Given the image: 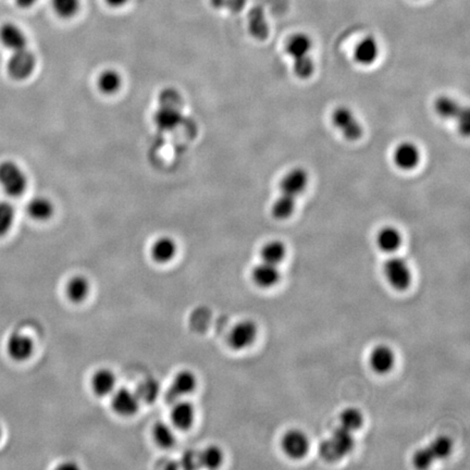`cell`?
I'll return each mask as SVG.
<instances>
[{"label": "cell", "mask_w": 470, "mask_h": 470, "mask_svg": "<svg viewBox=\"0 0 470 470\" xmlns=\"http://www.w3.org/2000/svg\"><path fill=\"white\" fill-rule=\"evenodd\" d=\"M308 184V173L305 169L294 168L288 171L280 184L281 195L272 206V216L278 220H286L296 210V199L304 193Z\"/></svg>", "instance_id": "1"}, {"label": "cell", "mask_w": 470, "mask_h": 470, "mask_svg": "<svg viewBox=\"0 0 470 470\" xmlns=\"http://www.w3.org/2000/svg\"><path fill=\"white\" fill-rule=\"evenodd\" d=\"M286 53L292 58L293 71L301 80H307L315 72V63L310 57L313 41L305 33H296L288 37Z\"/></svg>", "instance_id": "2"}, {"label": "cell", "mask_w": 470, "mask_h": 470, "mask_svg": "<svg viewBox=\"0 0 470 470\" xmlns=\"http://www.w3.org/2000/svg\"><path fill=\"white\" fill-rule=\"evenodd\" d=\"M183 100L174 88H164L160 95V108L155 113L154 120L158 129L171 131L183 122Z\"/></svg>", "instance_id": "3"}, {"label": "cell", "mask_w": 470, "mask_h": 470, "mask_svg": "<svg viewBox=\"0 0 470 470\" xmlns=\"http://www.w3.org/2000/svg\"><path fill=\"white\" fill-rule=\"evenodd\" d=\"M437 115L446 120L457 121V127L461 135L467 136L470 131V113L468 108L461 106L456 100L449 96H440L434 102Z\"/></svg>", "instance_id": "4"}, {"label": "cell", "mask_w": 470, "mask_h": 470, "mask_svg": "<svg viewBox=\"0 0 470 470\" xmlns=\"http://www.w3.org/2000/svg\"><path fill=\"white\" fill-rule=\"evenodd\" d=\"M0 185L11 197H19L28 187V178L19 164L11 160L0 164Z\"/></svg>", "instance_id": "5"}, {"label": "cell", "mask_w": 470, "mask_h": 470, "mask_svg": "<svg viewBox=\"0 0 470 470\" xmlns=\"http://www.w3.org/2000/svg\"><path fill=\"white\" fill-rule=\"evenodd\" d=\"M332 123L348 141H358L364 133L362 125L350 108L338 107L332 113Z\"/></svg>", "instance_id": "6"}, {"label": "cell", "mask_w": 470, "mask_h": 470, "mask_svg": "<svg viewBox=\"0 0 470 470\" xmlns=\"http://www.w3.org/2000/svg\"><path fill=\"white\" fill-rule=\"evenodd\" d=\"M36 67V58L28 48L14 51L9 58L7 71L16 81H24L30 78Z\"/></svg>", "instance_id": "7"}, {"label": "cell", "mask_w": 470, "mask_h": 470, "mask_svg": "<svg viewBox=\"0 0 470 470\" xmlns=\"http://www.w3.org/2000/svg\"><path fill=\"white\" fill-rule=\"evenodd\" d=\"M385 274L392 288L404 291L410 286L412 272L404 259L392 257L385 265Z\"/></svg>", "instance_id": "8"}, {"label": "cell", "mask_w": 470, "mask_h": 470, "mask_svg": "<svg viewBox=\"0 0 470 470\" xmlns=\"http://www.w3.org/2000/svg\"><path fill=\"white\" fill-rule=\"evenodd\" d=\"M140 403L141 402L135 392L127 387L115 390L111 397V407L115 413L123 417L135 415L139 412Z\"/></svg>", "instance_id": "9"}, {"label": "cell", "mask_w": 470, "mask_h": 470, "mask_svg": "<svg viewBox=\"0 0 470 470\" xmlns=\"http://www.w3.org/2000/svg\"><path fill=\"white\" fill-rule=\"evenodd\" d=\"M257 325L251 320L235 325L229 335V344L233 350H241L249 348L257 337Z\"/></svg>", "instance_id": "10"}, {"label": "cell", "mask_w": 470, "mask_h": 470, "mask_svg": "<svg viewBox=\"0 0 470 470\" xmlns=\"http://www.w3.org/2000/svg\"><path fill=\"white\" fill-rule=\"evenodd\" d=\"M196 387H197V378L195 375L189 370L180 371L173 379L167 399L169 402L174 403L181 397L192 395L195 391Z\"/></svg>", "instance_id": "11"}, {"label": "cell", "mask_w": 470, "mask_h": 470, "mask_svg": "<svg viewBox=\"0 0 470 470\" xmlns=\"http://www.w3.org/2000/svg\"><path fill=\"white\" fill-rule=\"evenodd\" d=\"M393 162L401 170H414L420 162L419 148L412 142H403L395 148Z\"/></svg>", "instance_id": "12"}, {"label": "cell", "mask_w": 470, "mask_h": 470, "mask_svg": "<svg viewBox=\"0 0 470 470\" xmlns=\"http://www.w3.org/2000/svg\"><path fill=\"white\" fill-rule=\"evenodd\" d=\"M282 449L291 459H302L308 452V438L302 431L290 430L282 439Z\"/></svg>", "instance_id": "13"}, {"label": "cell", "mask_w": 470, "mask_h": 470, "mask_svg": "<svg viewBox=\"0 0 470 470\" xmlns=\"http://www.w3.org/2000/svg\"><path fill=\"white\" fill-rule=\"evenodd\" d=\"M0 42L12 53L28 48L26 35L21 28L11 22L0 26Z\"/></svg>", "instance_id": "14"}, {"label": "cell", "mask_w": 470, "mask_h": 470, "mask_svg": "<svg viewBox=\"0 0 470 470\" xmlns=\"http://www.w3.org/2000/svg\"><path fill=\"white\" fill-rule=\"evenodd\" d=\"M7 350L12 360H16V362H24L32 355L34 344L28 335L14 332L8 339Z\"/></svg>", "instance_id": "15"}, {"label": "cell", "mask_w": 470, "mask_h": 470, "mask_svg": "<svg viewBox=\"0 0 470 470\" xmlns=\"http://www.w3.org/2000/svg\"><path fill=\"white\" fill-rule=\"evenodd\" d=\"M170 417L174 428L182 431L189 430L195 420V408L189 402L179 400L173 403Z\"/></svg>", "instance_id": "16"}, {"label": "cell", "mask_w": 470, "mask_h": 470, "mask_svg": "<svg viewBox=\"0 0 470 470\" xmlns=\"http://www.w3.org/2000/svg\"><path fill=\"white\" fill-rule=\"evenodd\" d=\"M379 53H380V48H379L377 39L372 36H367L356 45L354 58L358 65L371 66L376 63Z\"/></svg>", "instance_id": "17"}, {"label": "cell", "mask_w": 470, "mask_h": 470, "mask_svg": "<svg viewBox=\"0 0 470 470\" xmlns=\"http://www.w3.org/2000/svg\"><path fill=\"white\" fill-rule=\"evenodd\" d=\"M93 392L97 397H104L113 395L117 385V378L108 368L98 369L90 380Z\"/></svg>", "instance_id": "18"}, {"label": "cell", "mask_w": 470, "mask_h": 470, "mask_svg": "<svg viewBox=\"0 0 470 470\" xmlns=\"http://www.w3.org/2000/svg\"><path fill=\"white\" fill-rule=\"evenodd\" d=\"M369 362H370L371 368L374 369L376 372L387 374L395 366V352L389 346H377L371 352Z\"/></svg>", "instance_id": "19"}, {"label": "cell", "mask_w": 470, "mask_h": 470, "mask_svg": "<svg viewBox=\"0 0 470 470\" xmlns=\"http://www.w3.org/2000/svg\"><path fill=\"white\" fill-rule=\"evenodd\" d=\"M251 277L257 286L265 288H271L280 281V271L277 266L263 261L254 268Z\"/></svg>", "instance_id": "20"}, {"label": "cell", "mask_w": 470, "mask_h": 470, "mask_svg": "<svg viewBox=\"0 0 470 470\" xmlns=\"http://www.w3.org/2000/svg\"><path fill=\"white\" fill-rule=\"evenodd\" d=\"M177 251H178L177 243L169 236H162L155 241L150 249L152 259L158 263H170L177 255Z\"/></svg>", "instance_id": "21"}, {"label": "cell", "mask_w": 470, "mask_h": 470, "mask_svg": "<svg viewBox=\"0 0 470 470\" xmlns=\"http://www.w3.org/2000/svg\"><path fill=\"white\" fill-rule=\"evenodd\" d=\"M90 281L84 276H74L66 286V294L71 302L81 303L90 294Z\"/></svg>", "instance_id": "22"}, {"label": "cell", "mask_w": 470, "mask_h": 470, "mask_svg": "<svg viewBox=\"0 0 470 470\" xmlns=\"http://www.w3.org/2000/svg\"><path fill=\"white\" fill-rule=\"evenodd\" d=\"M379 249L385 253H393L402 245V234L397 228L385 226L379 231L377 236Z\"/></svg>", "instance_id": "23"}, {"label": "cell", "mask_w": 470, "mask_h": 470, "mask_svg": "<svg viewBox=\"0 0 470 470\" xmlns=\"http://www.w3.org/2000/svg\"><path fill=\"white\" fill-rule=\"evenodd\" d=\"M28 212L32 219L37 221H46L53 214V205L48 199L37 196L28 203Z\"/></svg>", "instance_id": "24"}, {"label": "cell", "mask_w": 470, "mask_h": 470, "mask_svg": "<svg viewBox=\"0 0 470 470\" xmlns=\"http://www.w3.org/2000/svg\"><path fill=\"white\" fill-rule=\"evenodd\" d=\"M97 85L100 92L106 95H113L120 90L122 85V78L120 73L113 69H107L103 71L97 80Z\"/></svg>", "instance_id": "25"}, {"label": "cell", "mask_w": 470, "mask_h": 470, "mask_svg": "<svg viewBox=\"0 0 470 470\" xmlns=\"http://www.w3.org/2000/svg\"><path fill=\"white\" fill-rule=\"evenodd\" d=\"M199 466L208 469H216L221 466L224 461V453L221 449L216 445H209L199 454Z\"/></svg>", "instance_id": "26"}, {"label": "cell", "mask_w": 470, "mask_h": 470, "mask_svg": "<svg viewBox=\"0 0 470 470\" xmlns=\"http://www.w3.org/2000/svg\"><path fill=\"white\" fill-rule=\"evenodd\" d=\"M286 255V247L280 241H271L261 249V258L266 263L277 266L283 261Z\"/></svg>", "instance_id": "27"}, {"label": "cell", "mask_w": 470, "mask_h": 470, "mask_svg": "<svg viewBox=\"0 0 470 470\" xmlns=\"http://www.w3.org/2000/svg\"><path fill=\"white\" fill-rule=\"evenodd\" d=\"M160 382L156 379L148 378L140 383L135 393L137 397H139L140 402L152 404L156 401L157 397L160 395Z\"/></svg>", "instance_id": "28"}, {"label": "cell", "mask_w": 470, "mask_h": 470, "mask_svg": "<svg viewBox=\"0 0 470 470\" xmlns=\"http://www.w3.org/2000/svg\"><path fill=\"white\" fill-rule=\"evenodd\" d=\"M152 438L157 445L162 449H170L175 444V434L173 429L164 422H158L152 429Z\"/></svg>", "instance_id": "29"}, {"label": "cell", "mask_w": 470, "mask_h": 470, "mask_svg": "<svg viewBox=\"0 0 470 470\" xmlns=\"http://www.w3.org/2000/svg\"><path fill=\"white\" fill-rule=\"evenodd\" d=\"M331 440L335 442L338 449L341 451L343 456L348 454L354 449V445H355V440H354V437L352 436V431L348 430V429L343 428V427H339V428L333 431Z\"/></svg>", "instance_id": "30"}, {"label": "cell", "mask_w": 470, "mask_h": 470, "mask_svg": "<svg viewBox=\"0 0 470 470\" xmlns=\"http://www.w3.org/2000/svg\"><path fill=\"white\" fill-rule=\"evenodd\" d=\"M80 0H51L53 11L61 19H71L80 10Z\"/></svg>", "instance_id": "31"}, {"label": "cell", "mask_w": 470, "mask_h": 470, "mask_svg": "<svg viewBox=\"0 0 470 470\" xmlns=\"http://www.w3.org/2000/svg\"><path fill=\"white\" fill-rule=\"evenodd\" d=\"M341 427L350 431H355L362 427L364 417L357 408H346L340 416Z\"/></svg>", "instance_id": "32"}, {"label": "cell", "mask_w": 470, "mask_h": 470, "mask_svg": "<svg viewBox=\"0 0 470 470\" xmlns=\"http://www.w3.org/2000/svg\"><path fill=\"white\" fill-rule=\"evenodd\" d=\"M430 452L434 455V459H446L451 452H452V441L447 437H439L431 442L430 446H428Z\"/></svg>", "instance_id": "33"}, {"label": "cell", "mask_w": 470, "mask_h": 470, "mask_svg": "<svg viewBox=\"0 0 470 470\" xmlns=\"http://www.w3.org/2000/svg\"><path fill=\"white\" fill-rule=\"evenodd\" d=\"M249 31L251 36L259 41L267 38L268 26L261 12H254L249 18Z\"/></svg>", "instance_id": "34"}, {"label": "cell", "mask_w": 470, "mask_h": 470, "mask_svg": "<svg viewBox=\"0 0 470 470\" xmlns=\"http://www.w3.org/2000/svg\"><path fill=\"white\" fill-rule=\"evenodd\" d=\"M14 221V208L8 202L0 203V236L7 234Z\"/></svg>", "instance_id": "35"}, {"label": "cell", "mask_w": 470, "mask_h": 470, "mask_svg": "<svg viewBox=\"0 0 470 470\" xmlns=\"http://www.w3.org/2000/svg\"><path fill=\"white\" fill-rule=\"evenodd\" d=\"M319 454L325 461H329V463H335V461H340L343 457L341 451L338 449L337 445L331 439H328V440L321 442L320 446H319Z\"/></svg>", "instance_id": "36"}, {"label": "cell", "mask_w": 470, "mask_h": 470, "mask_svg": "<svg viewBox=\"0 0 470 470\" xmlns=\"http://www.w3.org/2000/svg\"><path fill=\"white\" fill-rule=\"evenodd\" d=\"M434 459V455L430 452V449L428 447H424V449H418L417 452L414 454L413 456V463L416 467L419 468V469H424V468L430 467Z\"/></svg>", "instance_id": "37"}, {"label": "cell", "mask_w": 470, "mask_h": 470, "mask_svg": "<svg viewBox=\"0 0 470 470\" xmlns=\"http://www.w3.org/2000/svg\"><path fill=\"white\" fill-rule=\"evenodd\" d=\"M183 464H184L185 468L201 467L199 466V455L194 454V453H187L183 459Z\"/></svg>", "instance_id": "38"}, {"label": "cell", "mask_w": 470, "mask_h": 470, "mask_svg": "<svg viewBox=\"0 0 470 470\" xmlns=\"http://www.w3.org/2000/svg\"><path fill=\"white\" fill-rule=\"evenodd\" d=\"M36 3L37 0H16L18 7L22 8V9H28V8L33 7Z\"/></svg>", "instance_id": "39"}, {"label": "cell", "mask_w": 470, "mask_h": 470, "mask_svg": "<svg viewBox=\"0 0 470 470\" xmlns=\"http://www.w3.org/2000/svg\"><path fill=\"white\" fill-rule=\"evenodd\" d=\"M107 5L110 6L113 8H121L123 6L127 5L129 0H105Z\"/></svg>", "instance_id": "40"}, {"label": "cell", "mask_w": 470, "mask_h": 470, "mask_svg": "<svg viewBox=\"0 0 470 470\" xmlns=\"http://www.w3.org/2000/svg\"><path fill=\"white\" fill-rule=\"evenodd\" d=\"M0 437H1V427H0Z\"/></svg>", "instance_id": "41"}]
</instances>
